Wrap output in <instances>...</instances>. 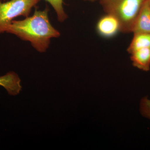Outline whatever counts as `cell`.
I'll return each instance as SVG.
<instances>
[{
	"instance_id": "6da1fadb",
	"label": "cell",
	"mask_w": 150,
	"mask_h": 150,
	"mask_svg": "<svg viewBox=\"0 0 150 150\" xmlns=\"http://www.w3.org/2000/svg\"><path fill=\"white\" fill-rule=\"evenodd\" d=\"M48 7L43 10L35 9L33 15L22 20L13 21L6 32L16 35L22 40L29 42L40 53L46 52L51 39L61 34L53 27L48 17Z\"/></svg>"
},
{
	"instance_id": "7a4b0ae2",
	"label": "cell",
	"mask_w": 150,
	"mask_h": 150,
	"mask_svg": "<svg viewBox=\"0 0 150 150\" xmlns=\"http://www.w3.org/2000/svg\"><path fill=\"white\" fill-rule=\"evenodd\" d=\"M146 0H99L107 14L115 16L120 23L121 31L130 33Z\"/></svg>"
},
{
	"instance_id": "3957f363",
	"label": "cell",
	"mask_w": 150,
	"mask_h": 150,
	"mask_svg": "<svg viewBox=\"0 0 150 150\" xmlns=\"http://www.w3.org/2000/svg\"><path fill=\"white\" fill-rule=\"evenodd\" d=\"M40 0L0 1V34L6 32L13 19L19 16H29L32 8Z\"/></svg>"
},
{
	"instance_id": "277c9868",
	"label": "cell",
	"mask_w": 150,
	"mask_h": 150,
	"mask_svg": "<svg viewBox=\"0 0 150 150\" xmlns=\"http://www.w3.org/2000/svg\"><path fill=\"white\" fill-rule=\"evenodd\" d=\"M103 17L97 24V30L100 35L104 37L114 36L118 31H121L120 23L117 18L111 15Z\"/></svg>"
},
{
	"instance_id": "5b68a950",
	"label": "cell",
	"mask_w": 150,
	"mask_h": 150,
	"mask_svg": "<svg viewBox=\"0 0 150 150\" xmlns=\"http://www.w3.org/2000/svg\"><path fill=\"white\" fill-rule=\"evenodd\" d=\"M131 32L150 34V7L148 0L142 6L135 22Z\"/></svg>"
},
{
	"instance_id": "8992f818",
	"label": "cell",
	"mask_w": 150,
	"mask_h": 150,
	"mask_svg": "<svg viewBox=\"0 0 150 150\" xmlns=\"http://www.w3.org/2000/svg\"><path fill=\"white\" fill-rule=\"evenodd\" d=\"M133 66L139 69L148 71L150 70V48H140L130 54Z\"/></svg>"
},
{
	"instance_id": "52a82bcc",
	"label": "cell",
	"mask_w": 150,
	"mask_h": 150,
	"mask_svg": "<svg viewBox=\"0 0 150 150\" xmlns=\"http://www.w3.org/2000/svg\"><path fill=\"white\" fill-rule=\"evenodd\" d=\"M21 79L14 72L11 71L0 76V86L4 87L11 96H16L21 90Z\"/></svg>"
},
{
	"instance_id": "ba28073f",
	"label": "cell",
	"mask_w": 150,
	"mask_h": 150,
	"mask_svg": "<svg viewBox=\"0 0 150 150\" xmlns=\"http://www.w3.org/2000/svg\"><path fill=\"white\" fill-rule=\"evenodd\" d=\"M132 39L127 51L129 54L140 48H150V34L146 33H134Z\"/></svg>"
},
{
	"instance_id": "9c48e42d",
	"label": "cell",
	"mask_w": 150,
	"mask_h": 150,
	"mask_svg": "<svg viewBox=\"0 0 150 150\" xmlns=\"http://www.w3.org/2000/svg\"><path fill=\"white\" fill-rule=\"evenodd\" d=\"M49 3L56 12L58 21L63 22L67 19L68 16L64 8V0H45Z\"/></svg>"
},
{
	"instance_id": "30bf717a",
	"label": "cell",
	"mask_w": 150,
	"mask_h": 150,
	"mask_svg": "<svg viewBox=\"0 0 150 150\" xmlns=\"http://www.w3.org/2000/svg\"><path fill=\"white\" fill-rule=\"evenodd\" d=\"M140 110L143 116L150 120V99L148 97H144L141 99Z\"/></svg>"
},
{
	"instance_id": "8fae6325",
	"label": "cell",
	"mask_w": 150,
	"mask_h": 150,
	"mask_svg": "<svg viewBox=\"0 0 150 150\" xmlns=\"http://www.w3.org/2000/svg\"><path fill=\"white\" fill-rule=\"evenodd\" d=\"M84 1L89 2H94L96 1H99V0H84Z\"/></svg>"
},
{
	"instance_id": "7c38bea8",
	"label": "cell",
	"mask_w": 150,
	"mask_h": 150,
	"mask_svg": "<svg viewBox=\"0 0 150 150\" xmlns=\"http://www.w3.org/2000/svg\"><path fill=\"white\" fill-rule=\"evenodd\" d=\"M148 3H149V5L150 7V0H148Z\"/></svg>"
},
{
	"instance_id": "4fadbf2b",
	"label": "cell",
	"mask_w": 150,
	"mask_h": 150,
	"mask_svg": "<svg viewBox=\"0 0 150 150\" xmlns=\"http://www.w3.org/2000/svg\"><path fill=\"white\" fill-rule=\"evenodd\" d=\"M0 1H1V0H0Z\"/></svg>"
}]
</instances>
